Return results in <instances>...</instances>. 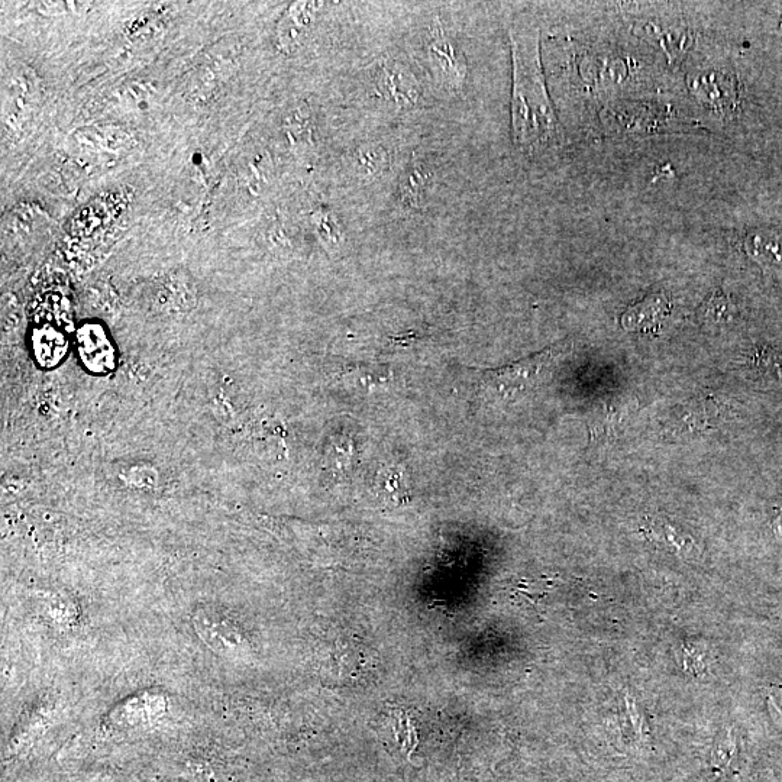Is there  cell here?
<instances>
[{
    "label": "cell",
    "mask_w": 782,
    "mask_h": 782,
    "mask_svg": "<svg viewBox=\"0 0 782 782\" xmlns=\"http://www.w3.org/2000/svg\"><path fill=\"white\" fill-rule=\"evenodd\" d=\"M769 710H771L772 717H774L775 722L778 723L782 727V710L780 709V706H778L775 701H769Z\"/></svg>",
    "instance_id": "cell-15"
},
{
    "label": "cell",
    "mask_w": 782,
    "mask_h": 782,
    "mask_svg": "<svg viewBox=\"0 0 782 782\" xmlns=\"http://www.w3.org/2000/svg\"><path fill=\"white\" fill-rule=\"evenodd\" d=\"M378 95L400 105H410L418 99V84L415 77L400 64H381L376 77Z\"/></svg>",
    "instance_id": "cell-6"
},
{
    "label": "cell",
    "mask_w": 782,
    "mask_h": 782,
    "mask_svg": "<svg viewBox=\"0 0 782 782\" xmlns=\"http://www.w3.org/2000/svg\"><path fill=\"white\" fill-rule=\"evenodd\" d=\"M559 354H562V347L555 345L515 364L483 371L481 378L484 387L493 391L496 396L502 397L503 400L519 399L541 381L545 371Z\"/></svg>",
    "instance_id": "cell-2"
},
{
    "label": "cell",
    "mask_w": 782,
    "mask_h": 782,
    "mask_svg": "<svg viewBox=\"0 0 782 782\" xmlns=\"http://www.w3.org/2000/svg\"><path fill=\"white\" fill-rule=\"evenodd\" d=\"M352 373L358 383L367 390L373 389L374 386H383V384L389 383L391 378L389 365L354 364L352 365Z\"/></svg>",
    "instance_id": "cell-11"
},
{
    "label": "cell",
    "mask_w": 782,
    "mask_h": 782,
    "mask_svg": "<svg viewBox=\"0 0 782 782\" xmlns=\"http://www.w3.org/2000/svg\"><path fill=\"white\" fill-rule=\"evenodd\" d=\"M32 348H34L35 358L38 364L44 368H53L63 361L66 357L69 342L56 329L45 328L38 329L32 336Z\"/></svg>",
    "instance_id": "cell-8"
},
{
    "label": "cell",
    "mask_w": 782,
    "mask_h": 782,
    "mask_svg": "<svg viewBox=\"0 0 782 782\" xmlns=\"http://www.w3.org/2000/svg\"><path fill=\"white\" fill-rule=\"evenodd\" d=\"M77 351L87 370L106 374L115 367V348L102 326L89 323L77 332Z\"/></svg>",
    "instance_id": "cell-4"
},
{
    "label": "cell",
    "mask_w": 782,
    "mask_h": 782,
    "mask_svg": "<svg viewBox=\"0 0 782 782\" xmlns=\"http://www.w3.org/2000/svg\"><path fill=\"white\" fill-rule=\"evenodd\" d=\"M774 529L782 538V512L774 519Z\"/></svg>",
    "instance_id": "cell-16"
},
{
    "label": "cell",
    "mask_w": 782,
    "mask_h": 782,
    "mask_svg": "<svg viewBox=\"0 0 782 782\" xmlns=\"http://www.w3.org/2000/svg\"><path fill=\"white\" fill-rule=\"evenodd\" d=\"M749 257L764 268L765 273L782 280V234L771 229L751 232L745 241Z\"/></svg>",
    "instance_id": "cell-7"
},
{
    "label": "cell",
    "mask_w": 782,
    "mask_h": 782,
    "mask_svg": "<svg viewBox=\"0 0 782 782\" xmlns=\"http://www.w3.org/2000/svg\"><path fill=\"white\" fill-rule=\"evenodd\" d=\"M394 730H396L397 739H399V742L402 743L403 748H405L407 752L415 749V730L412 729L409 720L405 719V716L397 717Z\"/></svg>",
    "instance_id": "cell-13"
},
{
    "label": "cell",
    "mask_w": 782,
    "mask_h": 782,
    "mask_svg": "<svg viewBox=\"0 0 782 782\" xmlns=\"http://www.w3.org/2000/svg\"><path fill=\"white\" fill-rule=\"evenodd\" d=\"M735 315L736 306L733 305L732 299L720 290L710 294L699 309L700 321L707 323V325L729 323L733 321Z\"/></svg>",
    "instance_id": "cell-10"
},
{
    "label": "cell",
    "mask_w": 782,
    "mask_h": 782,
    "mask_svg": "<svg viewBox=\"0 0 782 782\" xmlns=\"http://www.w3.org/2000/svg\"><path fill=\"white\" fill-rule=\"evenodd\" d=\"M670 315V297L662 292L652 293L623 313L622 326L629 332L658 334Z\"/></svg>",
    "instance_id": "cell-5"
},
{
    "label": "cell",
    "mask_w": 782,
    "mask_h": 782,
    "mask_svg": "<svg viewBox=\"0 0 782 782\" xmlns=\"http://www.w3.org/2000/svg\"><path fill=\"white\" fill-rule=\"evenodd\" d=\"M429 60L436 77L449 89L458 90L467 76V61L458 45L438 29L429 44Z\"/></svg>",
    "instance_id": "cell-3"
},
{
    "label": "cell",
    "mask_w": 782,
    "mask_h": 782,
    "mask_svg": "<svg viewBox=\"0 0 782 782\" xmlns=\"http://www.w3.org/2000/svg\"><path fill=\"white\" fill-rule=\"evenodd\" d=\"M428 171L418 160H412L405 174L400 179L399 195L403 205L418 208L422 202L423 192L428 186Z\"/></svg>",
    "instance_id": "cell-9"
},
{
    "label": "cell",
    "mask_w": 782,
    "mask_h": 782,
    "mask_svg": "<svg viewBox=\"0 0 782 782\" xmlns=\"http://www.w3.org/2000/svg\"><path fill=\"white\" fill-rule=\"evenodd\" d=\"M732 754L733 739L729 733V735L726 736V739H723V742L716 743V748H714L712 755L713 767L716 769L726 767L727 762L732 758Z\"/></svg>",
    "instance_id": "cell-14"
},
{
    "label": "cell",
    "mask_w": 782,
    "mask_h": 782,
    "mask_svg": "<svg viewBox=\"0 0 782 782\" xmlns=\"http://www.w3.org/2000/svg\"><path fill=\"white\" fill-rule=\"evenodd\" d=\"M387 158L380 147H364L358 150L357 163L364 174H376L386 164Z\"/></svg>",
    "instance_id": "cell-12"
},
{
    "label": "cell",
    "mask_w": 782,
    "mask_h": 782,
    "mask_svg": "<svg viewBox=\"0 0 782 782\" xmlns=\"http://www.w3.org/2000/svg\"><path fill=\"white\" fill-rule=\"evenodd\" d=\"M512 122L516 144L535 151L557 141L558 122L546 93L536 38L513 35Z\"/></svg>",
    "instance_id": "cell-1"
}]
</instances>
